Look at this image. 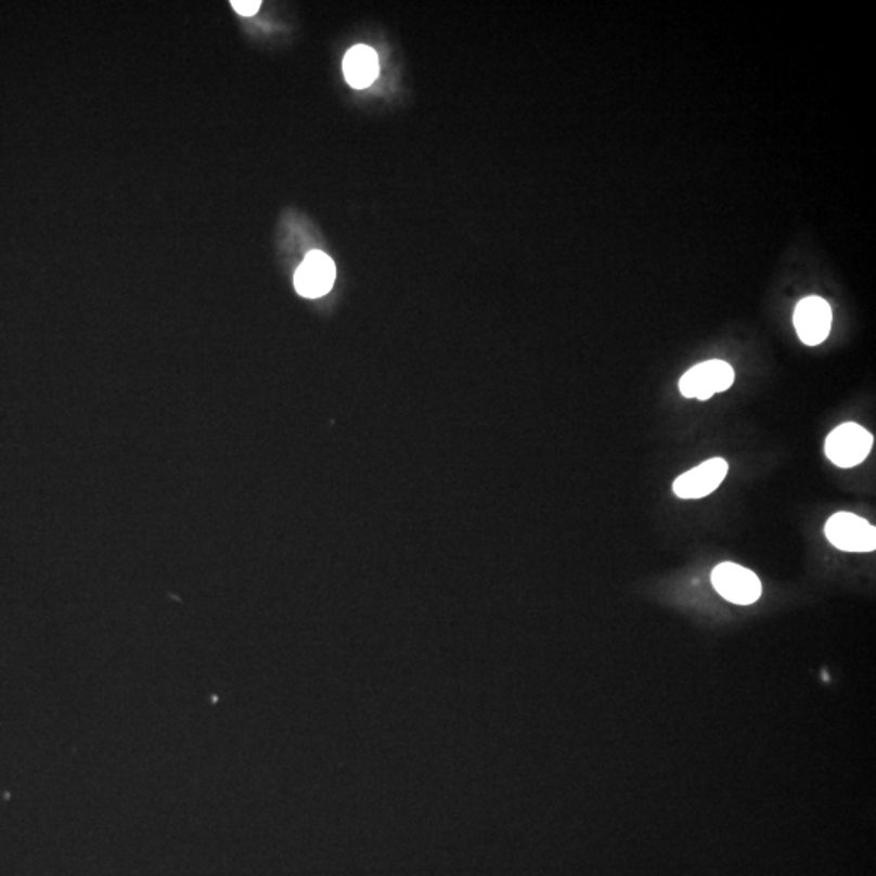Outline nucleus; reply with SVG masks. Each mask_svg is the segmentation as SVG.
<instances>
[{"mask_svg": "<svg viewBox=\"0 0 876 876\" xmlns=\"http://www.w3.org/2000/svg\"><path fill=\"white\" fill-rule=\"evenodd\" d=\"M735 372L727 362L712 359L690 369L680 378V394L699 401L709 400L716 394L729 390L734 384Z\"/></svg>", "mask_w": 876, "mask_h": 876, "instance_id": "nucleus-1", "label": "nucleus"}, {"mask_svg": "<svg viewBox=\"0 0 876 876\" xmlns=\"http://www.w3.org/2000/svg\"><path fill=\"white\" fill-rule=\"evenodd\" d=\"M874 447V436L854 423L841 424L826 438V456L839 467L864 463Z\"/></svg>", "mask_w": 876, "mask_h": 876, "instance_id": "nucleus-2", "label": "nucleus"}, {"mask_svg": "<svg viewBox=\"0 0 876 876\" xmlns=\"http://www.w3.org/2000/svg\"><path fill=\"white\" fill-rule=\"evenodd\" d=\"M826 538L839 551L874 552L876 529L867 519L852 513H836L826 523Z\"/></svg>", "mask_w": 876, "mask_h": 876, "instance_id": "nucleus-3", "label": "nucleus"}, {"mask_svg": "<svg viewBox=\"0 0 876 876\" xmlns=\"http://www.w3.org/2000/svg\"><path fill=\"white\" fill-rule=\"evenodd\" d=\"M712 587L729 603L750 606L761 596V581L748 568L731 562L718 565L711 574Z\"/></svg>", "mask_w": 876, "mask_h": 876, "instance_id": "nucleus-4", "label": "nucleus"}, {"mask_svg": "<svg viewBox=\"0 0 876 876\" xmlns=\"http://www.w3.org/2000/svg\"><path fill=\"white\" fill-rule=\"evenodd\" d=\"M727 473V461L722 458H711L699 466L693 467L688 473L677 477L673 482V493L683 500L705 499L721 486Z\"/></svg>", "mask_w": 876, "mask_h": 876, "instance_id": "nucleus-5", "label": "nucleus"}, {"mask_svg": "<svg viewBox=\"0 0 876 876\" xmlns=\"http://www.w3.org/2000/svg\"><path fill=\"white\" fill-rule=\"evenodd\" d=\"M794 325L797 335L807 346L822 345L832 332V306L816 296L800 300L794 312Z\"/></svg>", "mask_w": 876, "mask_h": 876, "instance_id": "nucleus-6", "label": "nucleus"}, {"mask_svg": "<svg viewBox=\"0 0 876 876\" xmlns=\"http://www.w3.org/2000/svg\"><path fill=\"white\" fill-rule=\"evenodd\" d=\"M335 278L336 268L332 258L323 252L313 250L297 268L294 284L300 296L315 299L325 296L332 289Z\"/></svg>", "mask_w": 876, "mask_h": 876, "instance_id": "nucleus-7", "label": "nucleus"}, {"mask_svg": "<svg viewBox=\"0 0 876 876\" xmlns=\"http://www.w3.org/2000/svg\"><path fill=\"white\" fill-rule=\"evenodd\" d=\"M345 77L355 88H368L378 77V59L374 49L369 46H355L346 54Z\"/></svg>", "mask_w": 876, "mask_h": 876, "instance_id": "nucleus-8", "label": "nucleus"}, {"mask_svg": "<svg viewBox=\"0 0 876 876\" xmlns=\"http://www.w3.org/2000/svg\"><path fill=\"white\" fill-rule=\"evenodd\" d=\"M231 5L234 7L235 12L244 16H252L258 12L261 2L258 0H232Z\"/></svg>", "mask_w": 876, "mask_h": 876, "instance_id": "nucleus-9", "label": "nucleus"}]
</instances>
